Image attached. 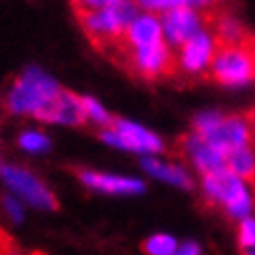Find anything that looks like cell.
Here are the masks:
<instances>
[{"label":"cell","mask_w":255,"mask_h":255,"mask_svg":"<svg viewBox=\"0 0 255 255\" xmlns=\"http://www.w3.org/2000/svg\"><path fill=\"white\" fill-rule=\"evenodd\" d=\"M130 63L134 67V72L138 76L147 80H156L162 76L171 74V69L175 65V54L167 43H158V46L141 48V50H132Z\"/></svg>","instance_id":"cell-11"},{"label":"cell","mask_w":255,"mask_h":255,"mask_svg":"<svg viewBox=\"0 0 255 255\" xmlns=\"http://www.w3.org/2000/svg\"><path fill=\"white\" fill-rule=\"evenodd\" d=\"M238 245L245 251H255V214L238 221Z\"/></svg>","instance_id":"cell-22"},{"label":"cell","mask_w":255,"mask_h":255,"mask_svg":"<svg viewBox=\"0 0 255 255\" xmlns=\"http://www.w3.org/2000/svg\"><path fill=\"white\" fill-rule=\"evenodd\" d=\"M249 121H251V130H253V138H255V113H251V117H249Z\"/></svg>","instance_id":"cell-28"},{"label":"cell","mask_w":255,"mask_h":255,"mask_svg":"<svg viewBox=\"0 0 255 255\" xmlns=\"http://www.w3.org/2000/svg\"><path fill=\"white\" fill-rule=\"evenodd\" d=\"M247 255H255V251H247Z\"/></svg>","instance_id":"cell-30"},{"label":"cell","mask_w":255,"mask_h":255,"mask_svg":"<svg viewBox=\"0 0 255 255\" xmlns=\"http://www.w3.org/2000/svg\"><path fill=\"white\" fill-rule=\"evenodd\" d=\"M59 95V85L48 74H43L39 67H28L20 74L13 89L9 91L7 106L11 113L35 115L37 119H41V115L54 104Z\"/></svg>","instance_id":"cell-3"},{"label":"cell","mask_w":255,"mask_h":255,"mask_svg":"<svg viewBox=\"0 0 255 255\" xmlns=\"http://www.w3.org/2000/svg\"><path fill=\"white\" fill-rule=\"evenodd\" d=\"M219 46L221 43H219V39H216L214 30H210L206 26L197 35L190 37L182 48H177L175 67L180 69L184 76H190V78L206 76L210 72V65H212Z\"/></svg>","instance_id":"cell-7"},{"label":"cell","mask_w":255,"mask_h":255,"mask_svg":"<svg viewBox=\"0 0 255 255\" xmlns=\"http://www.w3.org/2000/svg\"><path fill=\"white\" fill-rule=\"evenodd\" d=\"M41 121L48 124H63V126H80L87 121L82 98L69 91H61L56 102L41 115Z\"/></svg>","instance_id":"cell-15"},{"label":"cell","mask_w":255,"mask_h":255,"mask_svg":"<svg viewBox=\"0 0 255 255\" xmlns=\"http://www.w3.org/2000/svg\"><path fill=\"white\" fill-rule=\"evenodd\" d=\"M141 167L147 175H151L158 182L169 184V186H175L180 190H193L195 188L193 175H190V171L184 167V164L162 160L160 156H145L141 160Z\"/></svg>","instance_id":"cell-14"},{"label":"cell","mask_w":255,"mask_h":255,"mask_svg":"<svg viewBox=\"0 0 255 255\" xmlns=\"http://www.w3.org/2000/svg\"><path fill=\"white\" fill-rule=\"evenodd\" d=\"M214 35L221 46H236V43L247 41V30L236 15H221L219 20H216Z\"/></svg>","instance_id":"cell-17"},{"label":"cell","mask_w":255,"mask_h":255,"mask_svg":"<svg viewBox=\"0 0 255 255\" xmlns=\"http://www.w3.org/2000/svg\"><path fill=\"white\" fill-rule=\"evenodd\" d=\"M180 147H182V154L186 156V160L190 162V167L199 175H208V173H214V171L225 169L227 156L219 147H214L210 141H206L203 136L195 134L193 130L186 136H182Z\"/></svg>","instance_id":"cell-10"},{"label":"cell","mask_w":255,"mask_h":255,"mask_svg":"<svg viewBox=\"0 0 255 255\" xmlns=\"http://www.w3.org/2000/svg\"><path fill=\"white\" fill-rule=\"evenodd\" d=\"M80 182L87 188L104 195H121V197H134L145 193V182L141 177H128L117 173H102V171H82Z\"/></svg>","instance_id":"cell-12"},{"label":"cell","mask_w":255,"mask_h":255,"mask_svg":"<svg viewBox=\"0 0 255 255\" xmlns=\"http://www.w3.org/2000/svg\"><path fill=\"white\" fill-rule=\"evenodd\" d=\"M177 247L180 242L171 234H154L143 242V251L147 255H175Z\"/></svg>","instance_id":"cell-18"},{"label":"cell","mask_w":255,"mask_h":255,"mask_svg":"<svg viewBox=\"0 0 255 255\" xmlns=\"http://www.w3.org/2000/svg\"><path fill=\"white\" fill-rule=\"evenodd\" d=\"M219 0H190V7L197 9V11H201V9H208V7H212V4H216Z\"/></svg>","instance_id":"cell-26"},{"label":"cell","mask_w":255,"mask_h":255,"mask_svg":"<svg viewBox=\"0 0 255 255\" xmlns=\"http://www.w3.org/2000/svg\"><path fill=\"white\" fill-rule=\"evenodd\" d=\"M124 41H126V46L132 48V50H141V48H149V46H158V43H162L164 39H162L160 15L141 11L134 20L128 24Z\"/></svg>","instance_id":"cell-13"},{"label":"cell","mask_w":255,"mask_h":255,"mask_svg":"<svg viewBox=\"0 0 255 255\" xmlns=\"http://www.w3.org/2000/svg\"><path fill=\"white\" fill-rule=\"evenodd\" d=\"M102 141L111 147L134 151V154L145 156H158L167 149V143L162 141L160 134H156L154 130L145 128L136 121L130 119H115L111 128L102 130Z\"/></svg>","instance_id":"cell-6"},{"label":"cell","mask_w":255,"mask_h":255,"mask_svg":"<svg viewBox=\"0 0 255 255\" xmlns=\"http://www.w3.org/2000/svg\"><path fill=\"white\" fill-rule=\"evenodd\" d=\"M132 2V0H74V4L78 7L80 13L85 11H100V9H108V7H119V4Z\"/></svg>","instance_id":"cell-23"},{"label":"cell","mask_w":255,"mask_h":255,"mask_svg":"<svg viewBox=\"0 0 255 255\" xmlns=\"http://www.w3.org/2000/svg\"><path fill=\"white\" fill-rule=\"evenodd\" d=\"M141 13V9L136 7V2H126L119 7H108L100 11H85L80 13V22L85 26L87 35L91 37L95 43H115V41H124L126 28L134 17Z\"/></svg>","instance_id":"cell-5"},{"label":"cell","mask_w":255,"mask_h":255,"mask_svg":"<svg viewBox=\"0 0 255 255\" xmlns=\"http://www.w3.org/2000/svg\"><path fill=\"white\" fill-rule=\"evenodd\" d=\"M20 147L24 151H30V154H43V151L50 149V141L46 134H41V132H24L20 136Z\"/></svg>","instance_id":"cell-21"},{"label":"cell","mask_w":255,"mask_h":255,"mask_svg":"<svg viewBox=\"0 0 255 255\" xmlns=\"http://www.w3.org/2000/svg\"><path fill=\"white\" fill-rule=\"evenodd\" d=\"M160 22H162V39L171 50L182 48L190 37L206 28V17L201 15V11L193 7L169 11V13L160 15Z\"/></svg>","instance_id":"cell-9"},{"label":"cell","mask_w":255,"mask_h":255,"mask_svg":"<svg viewBox=\"0 0 255 255\" xmlns=\"http://www.w3.org/2000/svg\"><path fill=\"white\" fill-rule=\"evenodd\" d=\"M136 7L145 11V13H154V15H164L169 11L190 7V0H134Z\"/></svg>","instance_id":"cell-19"},{"label":"cell","mask_w":255,"mask_h":255,"mask_svg":"<svg viewBox=\"0 0 255 255\" xmlns=\"http://www.w3.org/2000/svg\"><path fill=\"white\" fill-rule=\"evenodd\" d=\"M225 169H229L234 175H238L240 180H245L247 184L255 182V147H242L236 149L227 156Z\"/></svg>","instance_id":"cell-16"},{"label":"cell","mask_w":255,"mask_h":255,"mask_svg":"<svg viewBox=\"0 0 255 255\" xmlns=\"http://www.w3.org/2000/svg\"><path fill=\"white\" fill-rule=\"evenodd\" d=\"M251 48H253V59H255V43H251Z\"/></svg>","instance_id":"cell-29"},{"label":"cell","mask_w":255,"mask_h":255,"mask_svg":"<svg viewBox=\"0 0 255 255\" xmlns=\"http://www.w3.org/2000/svg\"><path fill=\"white\" fill-rule=\"evenodd\" d=\"M2 180L9 186V190L17 197L22 203H28L37 210H54L56 208V197L50 193V188L43 184L39 177L24 171L20 167H4L2 169Z\"/></svg>","instance_id":"cell-8"},{"label":"cell","mask_w":255,"mask_h":255,"mask_svg":"<svg viewBox=\"0 0 255 255\" xmlns=\"http://www.w3.org/2000/svg\"><path fill=\"white\" fill-rule=\"evenodd\" d=\"M82 106H85V115H87L89 121H93V124H98V126H104V128L113 126L115 119L111 117V113H108L95 98H87L85 95V98H82Z\"/></svg>","instance_id":"cell-20"},{"label":"cell","mask_w":255,"mask_h":255,"mask_svg":"<svg viewBox=\"0 0 255 255\" xmlns=\"http://www.w3.org/2000/svg\"><path fill=\"white\" fill-rule=\"evenodd\" d=\"M175 255H201V245L195 242V240H186L177 247Z\"/></svg>","instance_id":"cell-25"},{"label":"cell","mask_w":255,"mask_h":255,"mask_svg":"<svg viewBox=\"0 0 255 255\" xmlns=\"http://www.w3.org/2000/svg\"><path fill=\"white\" fill-rule=\"evenodd\" d=\"M201 193L208 201L219 206L234 221L247 219L255 210V195L251 190V184L240 180L229 169L201 175Z\"/></svg>","instance_id":"cell-2"},{"label":"cell","mask_w":255,"mask_h":255,"mask_svg":"<svg viewBox=\"0 0 255 255\" xmlns=\"http://www.w3.org/2000/svg\"><path fill=\"white\" fill-rule=\"evenodd\" d=\"M4 212L9 214V219L13 221V223H22L24 221V216H26V208H24V203L17 199V197H4Z\"/></svg>","instance_id":"cell-24"},{"label":"cell","mask_w":255,"mask_h":255,"mask_svg":"<svg viewBox=\"0 0 255 255\" xmlns=\"http://www.w3.org/2000/svg\"><path fill=\"white\" fill-rule=\"evenodd\" d=\"M208 76L216 85L227 89L249 87L255 80V59L251 43L245 41L236 46H219Z\"/></svg>","instance_id":"cell-4"},{"label":"cell","mask_w":255,"mask_h":255,"mask_svg":"<svg viewBox=\"0 0 255 255\" xmlns=\"http://www.w3.org/2000/svg\"><path fill=\"white\" fill-rule=\"evenodd\" d=\"M0 255H22L17 249H4V251H0Z\"/></svg>","instance_id":"cell-27"},{"label":"cell","mask_w":255,"mask_h":255,"mask_svg":"<svg viewBox=\"0 0 255 255\" xmlns=\"http://www.w3.org/2000/svg\"><path fill=\"white\" fill-rule=\"evenodd\" d=\"M190 130L203 136L223 154L229 156L236 149L251 147L253 145V130L251 121L245 115H227L221 111H201L193 117Z\"/></svg>","instance_id":"cell-1"}]
</instances>
